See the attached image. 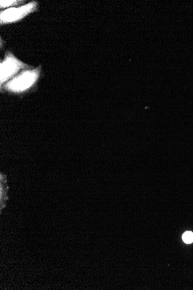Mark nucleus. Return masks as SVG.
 <instances>
[{"label":"nucleus","mask_w":193,"mask_h":290,"mask_svg":"<svg viewBox=\"0 0 193 290\" xmlns=\"http://www.w3.org/2000/svg\"><path fill=\"white\" fill-rule=\"evenodd\" d=\"M183 240L186 243H191L193 242V233L192 232H186L182 237Z\"/></svg>","instance_id":"obj_5"},{"label":"nucleus","mask_w":193,"mask_h":290,"mask_svg":"<svg viewBox=\"0 0 193 290\" xmlns=\"http://www.w3.org/2000/svg\"><path fill=\"white\" fill-rule=\"evenodd\" d=\"M17 58L12 52H6L0 64V84L2 87L6 82L27 69L32 68Z\"/></svg>","instance_id":"obj_2"},{"label":"nucleus","mask_w":193,"mask_h":290,"mask_svg":"<svg viewBox=\"0 0 193 290\" xmlns=\"http://www.w3.org/2000/svg\"><path fill=\"white\" fill-rule=\"evenodd\" d=\"M38 8L39 3L31 1L19 7H12L2 10L0 12V24L2 26L19 22L30 14L37 11Z\"/></svg>","instance_id":"obj_3"},{"label":"nucleus","mask_w":193,"mask_h":290,"mask_svg":"<svg viewBox=\"0 0 193 290\" xmlns=\"http://www.w3.org/2000/svg\"><path fill=\"white\" fill-rule=\"evenodd\" d=\"M41 66L37 68L33 67L23 70L19 74L3 85V88L8 92L21 93L26 92L36 84L39 80Z\"/></svg>","instance_id":"obj_1"},{"label":"nucleus","mask_w":193,"mask_h":290,"mask_svg":"<svg viewBox=\"0 0 193 290\" xmlns=\"http://www.w3.org/2000/svg\"><path fill=\"white\" fill-rule=\"evenodd\" d=\"M24 1L20 0H1L0 1V7L1 8H10V7L18 6L24 3Z\"/></svg>","instance_id":"obj_4"}]
</instances>
